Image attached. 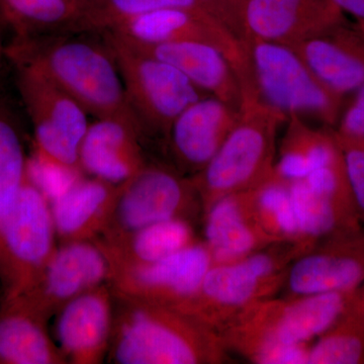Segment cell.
I'll return each instance as SVG.
<instances>
[{"label":"cell","instance_id":"4","mask_svg":"<svg viewBox=\"0 0 364 364\" xmlns=\"http://www.w3.org/2000/svg\"><path fill=\"white\" fill-rule=\"evenodd\" d=\"M358 289L258 301L228 326L222 338L227 349L258 363L277 345H308L318 338L338 320Z\"/></svg>","mask_w":364,"mask_h":364},{"label":"cell","instance_id":"8","mask_svg":"<svg viewBox=\"0 0 364 364\" xmlns=\"http://www.w3.org/2000/svg\"><path fill=\"white\" fill-rule=\"evenodd\" d=\"M51 205L26 178L0 221V277L4 301L18 298L35 284L54 252Z\"/></svg>","mask_w":364,"mask_h":364},{"label":"cell","instance_id":"33","mask_svg":"<svg viewBox=\"0 0 364 364\" xmlns=\"http://www.w3.org/2000/svg\"><path fill=\"white\" fill-rule=\"evenodd\" d=\"M200 6L235 37L244 39V9L247 0H198Z\"/></svg>","mask_w":364,"mask_h":364},{"label":"cell","instance_id":"23","mask_svg":"<svg viewBox=\"0 0 364 364\" xmlns=\"http://www.w3.org/2000/svg\"><path fill=\"white\" fill-rule=\"evenodd\" d=\"M0 9L16 38L93 32L86 0H0Z\"/></svg>","mask_w":364,"mask_h":364},{"label":"cell","instance_id":"34","mask_svg":"<svg viewBox=\"0 0 364 364\" xmlns=\"http://www.w3.org/2000/svg\"><path fill=\"white\" fill-rule=\"evenodd\" d=\"M334 130L339 135L364 139V86L344 107Z\"/></svg>","mask_w":364,"mask_h":364},{"label":"cell","instance_id":"14","mask_svg":"<svg viewBox=\"0 0 364 364\" xmlns=\"http://www.w3.org/2000/svg\"><path fill=\"white\" fill-rule=\"evenodd\" d=\"M364 284V226L328 239L301 254L287 268V296L349 291Z\"/></svg>","mask_w":364,"mask_h":364},{"label":"cell","instance_id":"15","mask_svg":"<svg viewBox=\"0 0 364 364\" xmlns=\"http://www.w3.org/2000/svg\"><path fill=\"white\" fill-rule=\"evenodd\" d=\"M291 48L327 87L346 97L364 86V25L345 18Z\"/></svg>","mask_w":364,"mask_h":364},{"label":"cell","instance_id":"6","mask_svg":"<svg viewBox=\"0 0 364 364\" xmlns=\"http://www.w3.org/2000/svg\"><path fill=\"white\" fill-rule=\"evenodd\" d=\"M254 85L263 102L289 116L314 117L334 129L345 97L327 87L289 46L246 37Z\"/></svg>","mask_w":364,"mask_h":364},{"label":"cell","instance_id":"11","mask_svg":"<svg viewBox=\"0 0 364 364\" xmlns=\"http://www.w3.org/2000/svg\"><path fill=\"white\" fill-rule=\"evenodd\" d=\"M214 264L203 243L146 264L111 265L114 294L119 298L178 308L196 296Z\"/></svg>","mask_w":364,"mask_h":364},{"label":"cell","instance_id":"18","mask_svg":"<svg viewBox=\"0 0 364 364\" xmlns=\"http://www.w3.org/2000/svg\"><path fill=\"white\" fill-rule=\"evenodd\" d=\"M240 117V111L205 95L176 117L168 136L172 153L182 168L195 176L215 156Z\"/></svg>","mask_w":364,"mask_h":364},{"label":"cell","instance_id":"5","mask_svg":"<svg viewBox=\"0 0 364 364\" xmlns=\"http://www.w3.org/2000/svg\"><path fill=\"white\" fill-rule=\"evenodd\" d=\"M298 256L294 244L279 242L235 262L213 264L196 296L176 309L221 336L249 306L284 287L289 262Z\"/></svg>","mask_w":364,"mask_h":364},{"label":"cell","instance_id":"30","mask_svg":"<svg viewBox=\"0 0 364 364\" xmlns=\"http://www.w3.org/2000/svg\"><path fill=\"white\" fill-rule=\"evenodd\" d=\"M88 6L95 33L105 32L121 21L158 9H186L207 13L198 0H90Z\"/></svg>","mask_w":364,"mask_h":364},{"label":"cell","instance_id":"29","mask_svg":"<svg viewBox=\"0 0 364 364\" xmlns=\"http://www.w3.org/2000/svg\"><path fill=\"white\" fill-rule=\"evenodd\" d=\"M28 159L16 114L0 98V221L26 178Z\"/></svg>","mask_w":364,"mask_h":364},{"label":"cell","instance_id":"36","mask_svg":"<svg viewBox=\"0 0 364 364\" xmlns=\"http://www.w3.org/2000/svg\"><path fill=\"white\" fill-rule=\"evenodd\" d=\"M1 28L2 26H0V71H1L2 65H4V60L6 57V48H4V43H2Z\"/></svg>","mask_w":364,"mask_h":364},{"label":"cell","instance_id":"13","mask_svg":"<svg viewBox=\"0 0 364 364\" xmlns=\"http://www.w3.org/2000/svg\"><path fill=\"white\" fill-rule=\"evenodd\" d=\"M111 263L100 244L74 241L55 249L39 277L16 301L44 318L111 277ZM6 303V301H4Z\"/></svg>","mask_w":364,"mask_h":364},{"label":"cell","instance_id":"35","mask_svg":"<svg viewBox=\"0 0 364 364\" xmlns=\"http://www.w3.org/2000/svg\"><path fill=\"white\" fill-rule=\"evenodd\" d=\"M340 11L347 16H350L353 21L364 25V0H332Z\"/></svg>","mask_w":364,"mask_h":364},{"label":"cell","instance_id":"16","mask_svg":"<svg viewBox=\"0 0 364 364\" xmlns=\"http://www.w3.org/2000/svg\"><path fill=\"white\" fill-rule=\"evenodd\" d=\"M345 18L332 0H247L244 38L291 47Z\"/></svg>","mask_w":364,"mask_h":364},{"label":"cell","instance_id":"1","mask_svg":"<svg viewBox=\"0 0 364 364\" xmlns=\"http://www.w3.org/2000/svg\"><path fill=\"white\" fill-rule=\"evenodd\" d=\"M90 33L14 37L6 57L14 66L40 72L97 119L114 117L139 126L109 45Z\"/></svg>","mask_w":364,"mask_h":364},{"label":"cell","instance_id":"17","mask_svg":"<svg viewBox=\"0 0 364 364\" xmlns=\"http://www.w3.org/2000/svg\"><path fill=\"white\" fill-rule=\"evenodd\" d=\"M117 37L136 51L171 64L203 92L240 111L244 98L240 78L226 54L219 48L193 41L140 44Z\"/></svg>","mask_w":364,"mask_h":364},{"label":"cell","instance_id":"28","mask_svg":"<svg viewBox=\"0 0 364 364\" xmlns=\"http://www.w3.org/2000/svg\"><path fill=\"white\" fill-rule=\"evenodd\" d=\"M250 193L254 214L265 233L275 242H289L296 247L299 230L289 182L272 174L267 181L251 188Z\"/></svg>","mask_w":364,"mask_h":364},{"label":"cell","instance_id":"19","mask_svg":"<svg viewBox=\"0 0 364 364\" xmlns=\"http://www.w3.org/2000/svg\"><path fill=\"white\" fill-rule=\"evenodd\" d=\"M111 294L97 287L76 296L60 310L57 322L59 348L75 364L102 363L109 351L112 330Z\"/></svg>","mask_w":364,"mask_h":364},{"label":"cell","instance_id":"2","mask_svg":"<svg viewBox=\"0 0 364 364\" xmlns=\"http://www.w3.org/2000/svg\"><path fill=\"white\" fill-rule=\"evenodd\" d=\"M109 356L117 364L221 363L224 340L207 325L172 306L119 298Z\"/></svg>","mask_w":364,"mask_h":364},{"label":"cell","instance_id":"38","mask_svg":"<svg viewBox=\"0 0 364 364\" xmlns=\"http://www.w3.org/2000/svg\"><path fill=\"white\" fill-rule=\"evenodd\" d=\"M86 1H87V2H88V1H90V0H86Z\"/></svg>","mask_w":364,"mask_h":364},{"label":"cell","instance_id":"3","mask_svg":"<svg viewBox=\"0 0 364 364\" xmlns=\"http://www.w3.org/2000/svg\"><path fill=\"white\" fill-rule=\"evenodd\" d=\"M287 119L259 95L243 98L233 130L205 168L193 176L205 212L223 196L256 188L272 176L275 136Z\"/></svg>","mask_w":364,"mask_h":364},{"label":"cell","instance_id":"21","mask_svg":"<svg viewBox=\"0 0 364 364\" xmlns=\"http://www.w3.org/2000/svg\"><path fill=\"white\" fill-rule=\"evenodd\" d=\"M205 215V243L214 264L235 262L279 243L265 233L256 219L250 189L223 196Z\"/></svg>","mask_w":364,"mask_h":364},{"label":"cell","instance_id":"37","mask_svg":"<svg viewBox=\"0 0 364 364\" xmlns=\"http://www.w3.org/2000/svg\"><path fill=\"white\" fill-rule=\"evenodd\" d=\"M0 26H4V21H2L1 9H0Z\"/></svg>","mask_w":364,"mask_h":364},{"label":"cell","instance_id":"9","mask_svg":"<svg viewBox=\"0 0 364 364\" xmlns=\"http://www.w3.org/2000/svg\"><path fill=\"white\" fill-rule=\"evenodd\" d=\"M14 67L18 92L35 134V156L81 170L79 150L90 127L87 112L40 72Z\"/></svg>","mask_w":364,"mask_h":364},{"label":"cell","instance_id":"7","mask_svg":"<svg viewBox=\"0 0 364 364\" xmlns=\"http://www.w3.org/2000/svg\"><path fill=\"white\" fill-rule=\"evenodd\" d=\"M102 33L116 60L129 107L142 132L168 136L172 124L186 107L210 95L171 64L136 51L111 32Z\"/></svg>","mask_w":364,"mask_h":364},{"label":"cell","instance_id":"25","mask_svg":"<svg viewBox=\"0 0 364 364\" xmlns=\"http://www.w3.org/2000/svg\"><path fill=\"white\" fill-rule=\"evenodd\" d=\"M342 157L334 129H315L299 116L289 117L286 136L275 159V177L291 182L305 179L314 170Z\"/></svg>","mask_w":364,"mask_h":364},{"label":"cell","instance_id":"24","mask_svg":"<svg viewBox=\"0 0 364 364\" xmlns=\"http://www.w3.org/2000/svg\"><path fill=\"white\" fill-rule=\"evenodd\" d=\"M44 318L16 303L0 313V363L63 364L66 358L46 331Z\"/></svg>","mask_w":364,"mask_h":364},{"label":"cell","instance_id":"20","mask_svg":"<svg viewBox=\"0 0 364 364\" xmlns=\"http://www.w3.org/2000/svg\"><path fill=\"white\" fill-rule=\"evenodd\" d=\"M140 127L126 119H97L90 124L79 150L81 171L112 184H122L145 166Z\"/></svg>","mask_w":364,"mask_h":364},{"label":"cell","instance_id":"32","mask_svg":"<svg viewBox=\"0 0 364 364\" xmlns=\"http://www.w3.org/2000/svg\"><path fill=\"white\" fill-rule=\"evenodd\" d=\"M335 135L343 154L347 179L358 218L364 226V139L339 135L336 132Z\"/></svg>","mask_w":364,"mask_h":364},{"label":"cell","instance_id":"27","mask_svg":"<svg viewBox=\"0 0 364 364\" xmlns=\"http://www.w3.org/2000/svg\"><path fill=\"white\" fill-rule=\"evenodd\" d=\"M308 364H364V284L338 320L310 346Z\"/></svg>","mask_w":364,"mask_h":364},{"label":"cell","instance_id":"26","mask_svg":"<svg viewBox=\"0 0 364 364\" xmlns=\"http://www.w3.org/2000/svg\"><path fill=\"white\" fill-rule=\"evenodd\" d=\"M196 243L186 219L174 218L143 228L117 240L100 242L111 265L146 264L168 257Z\"/></svg>","mask_w":364,"mask_h":364},{"label":"cell","instance_id":"22","mask_svg":"<svg viewBox=\"0 0 364 364\" xmlns=\"http://www.w3.org/2000/svg\"><path fill=\"white\" fill-rule=\"evenodd\" d=\"M121 184L95 178H79L61 198L52 203L55 231L65 243L88 241L102 233L116 205Z\"/></svg>","mask_w":364,"mask_h":364},{"label":"cell","instance_id":"10","mask_svg":"<svg viewBox=\"0 0 364 364\" xmlns=\"http://www.w3.org/2000/svg\"><path fill=\"white\" fill-rule=\"evenodd\" d=\"M200 203L193 179L161 166L143 167L121 184L102 242L117 240L156 223L183 218ZM202 205V203H200Z\"/></svg>","mask_w":364,"mask_h":364},{"label":"cell","instance_id":"31","mask_svg":"<svg viewBox=\"0 0 364 364\" xmlns=\"http://www.w3.org/2000/svg\"><path fill=\"white\" fill-rule=\"evenodd\" d=\"M81 170L68 168L40 159L37 156L28 159L26 174L50 205L61 198L81 178Z\"/></svg>","mask_w":364,"mask_h":364},{"label":"cell","instance_id":"12","mask_svg":"<svg viewBox=\"0 0 364 364\" xmlns=\"http://www.w3.org/2000/svg\"><path fill=\"white\" fill-rule=\"evenodd\" d=\"M107 31L140 44L193 41L214 45L226 54L234 66L243 92L256 91L243 43L205 11L158 9L121 21Z\"/></svg>","mask_w":364,"mask_h":364}]
</instances>
